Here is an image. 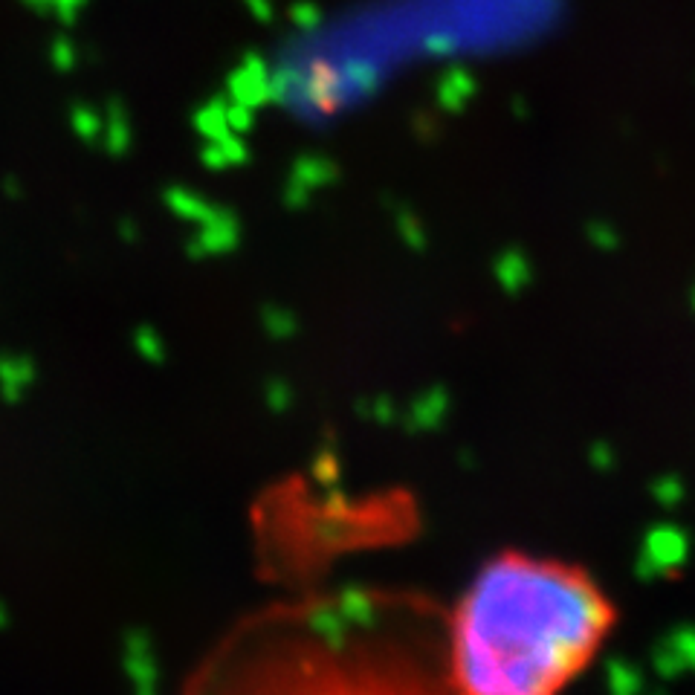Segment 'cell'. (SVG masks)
<instances>
[{"instance_id": "obj_3", "label": "cell", "mask_w": 695, "mask_h": 695, "mask_svg": "<svg viewBox=\"0 0 695 695\" xmlns=\"http://www.w3.org/2000/svg\"><path fill=\"white\" fill-rule=\"evenodd\" d=\"M652 667L661 678L695 675V626H675L652 649Z\"/></svg>"}, {"instance_id": "obj_4", "label": "cell", "mask_w": 695, "mask_h": 695, "mask_svg": "<svg viewBox=\"0 0 695 695\" xmlns=\"http://www.w3.org/2000/svg\"><path fill=\"white\" fill-rule=\"evenodd\" d=\"M652 493H655V499L661 501L664 507H675L678 501L684 499V481L678 475H667V478H661L652 487Z\"/></svg>"}, {"instance_id": "obj_1", "label": "cell", "mask_w": 695, "mask_h": 695, "mask_svg": "<svg viewBox=\"0 0 695 695\" xmlns=\"http://www.w3.org/2000/svg\"><path fill=\"white\" fill-rule=\"evenodd\" d=\"M612 606L580 568L504 554L467 588L449 632L458 695H559L594 658Z\"/></svg>"}, {"instance_id": "obj_5", "label": "cell", "mask_w": 695, "mask_h": 695, "mask_svg": "<svg viewBox=\"0 0 695 695\" xmlns=\"http://www.w3.org/2000/svg\"><path fill=\"white\" fill-rule=\"evenodd\" d=\"M29 6H50V0H27Z\"/></svg>"}, {"instance_id": "obj_2", "label": "cell", "mask_w": 695, "mask_h": 695, "mask_svg": "<svg viewBox=\"0 0 695 695\" xmlns=\"http://www.w3.org/2000/svg\"><path fill=\"white\" fill-rule=\"evenodd\" d=\"M690 559V536L678 525H655L646 533L640 551L638 574L643 580H658L664 574L678 571Z\"/></svg>"}]
</instances>
